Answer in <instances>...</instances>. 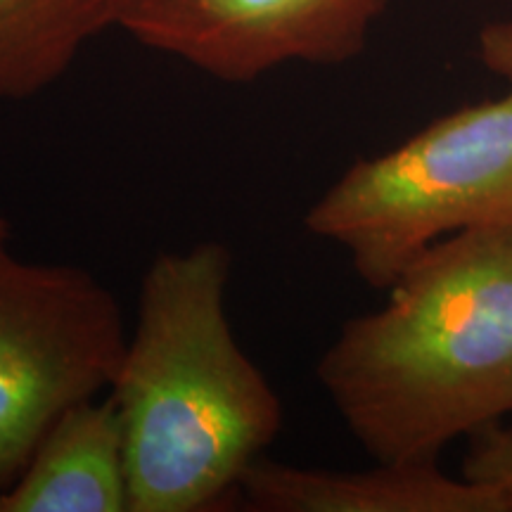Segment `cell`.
<instances>
[{
    "mask_svg": "<svg viewBox=\"0 0 512 512\" xmlns=\"http://www.w3.org/2000/svg\"><path fill=\"white\" fill-rule=\"evenodd\" d=\"M349 318L316 375L373 460H437L512 415V226L437 242Z\"/></svg>",
    "mask_w": 512,
    "mask_h": 512,
    "instance_id": "1",
    "label": "cell"
},
{
    "mask_svg": "<svg viewBox=\"0 0 512 512\" xmlns=\"http://www.w3.org/2000/svg\"><path fill=\"white\" fill-rule=\"evenodd\" d=\"M230 268V249L204 240L159 254L143 275L110 387L131 512L226 508L283 430V401L230 328Z\"/></svg>",
    "mask_w": 512,
    "mask_h": 512,
    "instance_id": "2",
    "label": "cell"
},
{
    "mask_svg": "<svg viewBox=\"0 0 512 512\" xmlns=\"http://www.w3.org/2000/svg\"><path fill=\"white\" fill-rule=\"evenodd\" d=\"M304 226L342 247L375 290H389L441 240L512 226V86L358 159L311 204Z\"/></svg>",
    "mask_w": 512,
    "mask_h": 512,
    "instance_id": "3",
    "label": "cell"
},
{
    "mask_svg": "<svg viewBox=\"0 0 512 512\" xmlns=\"http://www.w3.org/2000/svg\"><path fill=\"white\" fill-rule=\"evenodd\" d=\"M0 230V494L64 411L110 392L126 354L119 302L86 268L34 264Z\"/></svg>",
    "mask_w": 512,
    "mask_h": 512,
    "instance_id": "4",
    "label": "cell"
},
{
    "mask_svg": "<svg viewBox=\"0 0 512 512\" xmlns=\"http://www.w3.org/2000/svg\"><path fill=\"white\" fill-rule=\"evenodd\" d=\"M387 0H114V27L228 83L292 62L342 64Z\"/></svg>",
    "mask_w": 512,
    "mask_h": 512,
    "instance_id": "5",
    "label": "cell"
},
{
    "mask_svg": "<svg viewBox=\"0 0 512 512\" xmlns=\"http://www.w3.org/2000/svg\"><path fill=\"white\" fill-rule=\"evenodd\" d=\"M325 470L261 456L240 479L238 496L254 512H508L491 486L451 477L437 460Z\"/></svg>",
    "mask_w": 512,
    "mask_h": 512,
    "instance_id": "6",
    "label": "cell"
},
{
    "mask_svg": "<svg viewBox=\"0 0 512 512\" xmlns=\"http://www.w3.org/2000/svg\"><path fill=\"white\" fill-rule=\"evenodd\" d=\"M0 512H131L124 425L110 394L57 418L0 494Z\"/></svg>",
    "mask_w": 512,
    "mask_h": 512,
    "instance_id": "7",
    "label": "cell"
},
{
    "mask_svg": "<svg viewBox=\"0 0 512 512\" xmlns=\"http://www.w3.org/2000/svg\"><path fill=\"white\" fill-rule=\"evenodd\" d=\"M114 27V0H0V100H27Z\"/></svg>",
    "mask_w": 512,
    "mask_h": 512,
    "instance_id": "8",
    "label": "cell"
},
{
    "mask_svg": "<svg viewBox=\"0 0 512 512\" xmlns=\"http://www.w3.org/2000/svg\"><path fill=\"white\" fill-rule=\"evenodd\" d=\"M467 441L470 448H467L463 475L491 486L501 496L505 510L512 512V430L494 425Z\"/></svg>",
    "mask_w": 512,
    "mask_h": 512,
    "instance_id": "9",
    "label": "cell"
},
{
    "mask_svg": "<svg viewBox=\"0 0 512 512\" xmlns=\"http://www.w3.org/2000/svg\"><path fill=\"white\" fill-rule=\"evenodd\" d=\"M479 55L489 72L512 86V17L486 24L479 34Z\"/></svg>",
    "mask_w": 512,
    "mask_h": 512,
    "instance_id": "10",
    "label": "cell"
},
{
    "mask_svg": "<svg viewBox=\"0 0 512 512\" xmlns=\"http://www.w3.org/2000/svg\"><path fill=\"white\" fill-rule=\"evenodd\" d=\"M3 228H10V226H8V221H5V219H0V230H3Z\"/></svg>",
    "mask_w": 512,
    "mask_h": 512,
    "instance_id": "11",
    "label": "cell"
}]
</instances>
